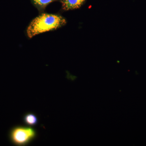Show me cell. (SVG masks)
<instances>
[{
    "label": "cell",
    "instance_id": "6da1fadb",
    "mask_svg": "<svg viewBox=\"0 0 146 146\" xmlns=\"http://www.w3.org/2000/svg\"><path fill=\"white\" fill-rule=\"evenodd\" d=\"M66 23L61 16L44 13L35 18L27 29V34L31 38L37 35L56 29Z\"/></svg>",
    "mask_w": 146,
    "mask_h": 146
},
{
    "label": "cell",
    "instance_id": "7a4b0ae2",
    "mask_svg": "<svg viewBox=\"0 0 146 146\" xmlns=\"http://www.w3.org/2000/svg\"><path fill=\"white\" fill-rule=\"evenodd\" d=\"M36 131L31 127L16 126L11 129L9 139L13 145L24 146L28 144L35 138Z\"/></svg>",
    "mask_w": 146,
    "mask_h": 146
},
{
    "label": "cell",
    "instance_id": "3957f363",
    "mask_svg": "<svg viewBox=\"0 0 146 146\" xmlns=\"http://www.w3.org/2000/svg\"><path fill=\"white\" fill-rule=\"evenodd\" d=\"M85 0H62V7L65 10L79 8Z\"/></svg>",
    "mask_w": 146,
    "mask_h": 146
},
{
    "label": "cell",
    "instance_id": "277c9868",
    "mask_svg": "<svg viewBox=\"0 0 146 146\" xmlns=\"http://www.w3.org/2000/svg\"><path fill=\"white\" fill-rule=\"evenodd\" d=\"M23 121L26 125L30 127L36 125L38 123V119L36 115L31 113L26 114L24 116Z\"/></svg>",
    "mask_w": 146,
    "mask_h": 146
},
{
    "label": "cell",
    "instance_id": "5b68a950",
    "mask_svg": "<svg viewBox=\"0 0 146 146\" xmlns=\"http://www.w3.org/2000/svg\"><path fill=\"white\" fill-rule=\"evenodd\" d=\"M35 3L41 7H46L50 3L52 2L55 0H33Z\"/></svg>",
    "mask_w": 146,
    "mask_h": 146
}]
</instances>
